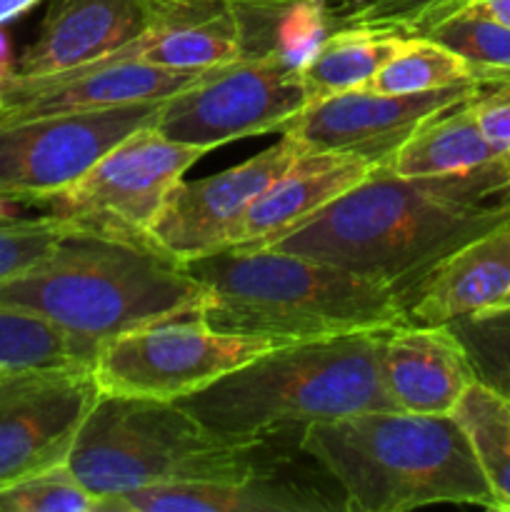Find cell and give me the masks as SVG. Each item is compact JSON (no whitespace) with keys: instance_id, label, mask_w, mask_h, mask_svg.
Segmentation results:
<instances>
[{"instance_id":"6da1fadb","label":"cell","mask_w":510,"mask_h":512,"mask_svg":"<svg viewBox=\"0 0 510 512\" xmlns=\"http://www.w3.org/2000/svg\"><path fill=\"white\" fill-rule=\"evenodd\" d=\"M508 218L510 155L470 173L430 178H403L378 165L265 248L325 260L408 293L448 255Z\"/></svg>"},{"instance_id":"7a4b0ae2","label":"cell","mask_w":510,"mask_h":512,"mask_svg":"<svg viewBox=\"0 0 510 512\" xmlns=\"http://www.w3.org/2000/svg\"><path fill=\"white\" fill-rule=\"evenodd\" d=\"M183 265L208 290L198 315L223 333L300 343L410 325L398 285L308 255L225 248Z\"/></svg>"},{"instance_id":"3957f363","label":"cell","mask_w":510,"mask_h":512,"mask_svg":"<svg viewBox=\"0 0 510 512\" xmlns=\"http://www.w3.org/2000/svg\"><path fill=\"white\" fill-rule=\"evenodd\" d=\"M300 450L338 483L345 510L405 512L445 503L495 510L455 415L365 410L303 428Z\"/></svg>"},{"instance_id":"277c9868","label":"cell","mask_w":510,"mask_h":512,"mask_svg":"<svg viewBox=\"0 0 510 512\" xmlns=\"http://www.w3.org/2000/svg\"><path fill=\"white\" fill-rule=\"evenodd\" d=\"M205 298L185 265L153 245L78 230L43 263L0 283V305L48 320L90 355L140 325L198 315Z\"/></svg>"},{"instance_id":"5b68a950","label":"cell","mask_w":510,"mask_h":512,"mask_svg":"<svg viewBox=\"0 0 510 512\" xmlns=\"http://www.w3.org/2000/svg\"><path fill=\"white\" fill-rule=\"evenodd\" d=\"M383 333L280 345L178 405L225 440H268L295 425L388 410L393 403L380 378Z\"/></svg>"},{"instance_id":"8992f818","label":"cell","mask_w":510,"mask_h":512,"mask_svg":"<svg viewBox=\"0 0 510 512\" xmlns=\"http://www.w3.org/2000/svg\"><path fill=\"white\" fill-rule=\"evenodd\" d=\"M265 440H225L178 403L100 393L68 455L98 500L190 480H240L268 470Z\"/></svg>"},{"instance_id":"52a82bcc","label":"cell","mask_w":510,"mask_h":512,"mask_svg":"<svg viewBox=\"0 0 510 512\" xmlns=\"http://www.w3.org/2000/svg\"><path fill=\"white\" fill-rule=\"evenodd\" d=\"M280 345L288 343L223 333L200 315H183L105 340L90 370L105 395L178 403Z\"/></svg>"},{"instance_id":"ba28073f","label":"cell","mask_w":510,"mask_h":512,"mask_svg":"<svg viewBox=\"0 0 510 512\" xmlns=\"http://www.w3.org/2000/svg\"><path fill=\"white\" fill-rule=\"evenodd\" d=\"M205 153L165 138L150 123L120 140L43 208L78 233L150 245V230L170 190Z\"/></svg>"},{"instance_id":"9c48e42d","label":"cell","mask_w":510,"mask_h":512,"mask_svg":"<svg viewBox=\"0 0 510 512\" xmlns=\"http://www.w3.org/2000/svg\"><path fill=\"white\" fill-rule=\"evenodd\" d=\"M308 105L303 75L278 60L238 58L160 103L155 128L175 143L213 150L280 130Z\"/></svg>"},{"instance_id":"30bf717a","label":"cell","mask_w":510,"mask_h":512,"mask_svg":"<svg viewBox=\"0 0 510 512\" xmlns=\"http://www.w3.org/2000/svg\"><path fill=\"white\" fill-rule=\"evenodd\" d=\"M163 100L35 115L0 125V195L43 205L83 178L110 148L155 123Z\"/></svg>"},{"instance_id":"8fae6325","label":"cell","mask_w":510,"mask_h":512,"mask_svg":"<svg viewBox=\"0 0 510 512\" xmlns=\"http://www.w3.org/2000/svg\"><path fill=\"white\" fill-rule=\"evenodd\" d=\"M90 365H53L0 380V488L68 465L78 430L98 400Z\"/></svg>"},{"instance_id":"7c38bea8","label":"cell","mask_w":510,"mask_h":512,"mask_svg":"<svg viewBox=\"0 0 510 512\" xmlns=\"http://www.w3.org/2000/svg\"><path fill=\"white\" fill-rule=\"evenodd\" d=\"M495 85L505 83L470 80L408 95L348 90L308 103L280 130L308 153H350L383 165L420 123L453 105L480 98Z\"/></svg>"},{"instance_id":"4fadbf2b","label":"cell","mask_w":510,"mask_h":512,"mask_svg":"<svg viewBox=\"0 0 510 512\" xmlns=\"http://www.w3.org/2000/svg\"><path fill=\"white\" fill-rule=\"evenodd\" d=\"M303 153L308 150L283 133L278 143L235 168L200 180L183 178L170 190L150 230V245L178 263L230 248L250 205Z\"/></svg>"},{"instance_id":"5bb4252c","label":"cell","mask_w":510,"mask_h":512,"mask_svg":"<svg viewBox=\"0 0 510 512\" xmlns=\"http://www.w3.org/2000/svg\"><path fill=\"white\" fill-rule=\"evenodd\" d=\"M205 73V70H203ZM203 73L158 68L138 58L135 40L90 63L0 80V125L35 115L150 103L180 93Z\"/></svg>"},{"instance_id":"9a60e30c","label":"cell","mask_w":510,"mask_h":512,"mask_svg":"<svg viewBox=\"0 0 510 512\" xmlns=\"http://www.w3.org/2000/svg\"><path fill=\"white\" fill-rule=\"evenodd\" d=\"M380 378L395 410L453 415L475 370L450 325H400L380 340Z\"/></svg>"},{"instance_id":"2e32d148","label":"cell","mask_w":510,"mask_h":512,"mask_svg":"<svg viewBox=\"0 0 510 512\" xmlns=\"http://www.w3.org/2000/svg\"><path fill=\"white\" fill-rule=\"evenodd\" d=\"M375 168L378 163L360 155L303 153L250 205L230 248H265L363 183Z\"/></svg>"},{"instance_id":"e0dca14e","label":"cell","mask_w":510,"mask_h":512,"mask_svg":"<svg viewBox=\"0 0 510 512\" xmlns=\"http://www.w3.org/2000/svg\"><path fill=\"white\" fill-rule=\"evenodd\" d=\"M343 500H330L318 488L278 473H255L240 480H190L133 490L100 503L98 512H333Z\"/></svg>"},{"instance_id":"ac0fdd59","label":"cell","mask_w":510,"mask_h":512,"mask_svg":"<svg viewBox=\"0 0 510 512\" xmlns=\"http://www.w3.org/2000/svg\"><path fill=\"white\" fill-rule=\"evenodd\" d=\"M510 288V218L465 243L405 293L413 325H448L480 313Z\"/></svg>"},{"instance_id":"d6986e66","label":"cell","mask_w":510,"mask_h":512,"mask_svg":"<svg viewBox=\"0 0 510 512\" xmlns=\"http://www.w3.org/2000/svg\"><path fill=\"white\" fill-rule=\"evenodd\" d=\"M143 28L140 0H55L40 33L10 75H40L90 63L133 43Z\"/></svg>"},{"instance_id":"ffe728a7","label":"cell","mask_w":510,"mask_h":512,"mask_svg":"<svg viewBox=\"0 0 510 512\" xmlns=\"http://www.w3.org/2000/svg\"><path fill=\"white\" fill-rule=\"evenodd\" d=\"M138 58L183 73H203L240 58L230 0H140Z\"/></svg>"},{"instance_id":"44dd1931","label":"cell","mask_w":510,"mask_h":512,"mask_svg":"<svg viewBox=\"0 0 510 512\" xmlns=\"http://www.w3.org/2000/svg\"><path fill=\"white\" fill-rule=\"evenodd\" d=\"M240 58L303 70L335 30L330 0H230Z\"/></svg>"},{"instance_id":"7402d4cb","label":"cell","mask_w":510,"mask_h":512,"mask_svg":"<svg viewBox=\"0 0 510 512\" xmlns=\"http://www.w3.org/2000/svg\"><path fill=\"white\" fill-rule=\"evenodd\" d=\"M475 100L453 105L420 123L385 160V168L403 178H430L470 173L505 158L480 130Z\"/></svg>"},{"instance_id":"603a6c76","label":"cell","mask_w":510,"mask_h":512,"mask_svg":"<svg viewBox=\"0 0 510 512\" xmlns=\"http://www.w3.org/2000/svg\"><path fill=\"white\" fill-rule=\"evenodd\" d=\"M403 40L385 30L335 28L300 70L308 103L363 88Z\"/></svg>"},{"instance_id":"cb8c5ba5","label":"cell","mask_w":510,"mask_h":512,"mask_svg":"<svg viewBox=\"0 0 510 512\" xmlns=\"http://www.w3.org/2000/svg\"><path fill=\"white\" fill-rule=\"evenodd\" d=\"M453 415L473 445L495 510L510 512V398L475 380L455 405Z\"/></svg>"},{"instance_id":"d4e9b609","label":"cell","mask_w":510,"mask_h":512,"mask_svg":"<svg viewBox=\"0 0 510 512\" xmlns=\"http://www.w3.org/2000/svg\"><path fill=\"white\" fill-rule=\"evenodd\" d=\"M485 80L445 45L430 38H405L388 63L363 85V90L390 95L428 93L450 85ZM493 83V80H488Z\"/></svg>"},{"instance_id":"484cf974","label":"cell","mask_w":510,"mask_h":512,"mask_svg":"<svg viewBox=\"0 0 510 512\" xmlns=\"http://www.w3.org/2000/svg\"><path fill=\"white\" fill-rule=\"evenodd\" d=\"M90 363L93 355L48 320L0 305V380L18 370Z\"/></svg>"},{"instance_id":"4316f807","label":"cell","mask_w":510,"mask_h":512,"mask_svg":"<svg viewBox=\"0 0 510 512\" xmlns=\"http://www.w3.org/2000/svg\"><path fill=\"white\" fill-rule=\"evenodd\" d=\"M418 38H430L458 53L480 78L510 83V28L478 13L468 3L435 20Z\"/></svg>"},{"instance_id":"83f0119b","label":"cell","mask_w":510,"mask_h":512,"mask_svg":"<svg viewBox=\"0 0 510 512\" xmlns=\"http://www.w3.org/2000/svg\"><path fill=\"white\" fill-rule=\"evenodd\" d=\"M468 0H340L333 5L335 28H373L400 38H418L435 20Z\"/></svg>"},{"instance_id":"f1b7e54d","label":"cell","mask_w":510,"mask_h":512,"mask_svg":"<svg viewBox=\"0 0 510 512\" xmlns=\"http://www.w3.org/2000/svg\"><path fill=\"white\" fill-rule=\"evenodd\" d=\"M448 325L465 345L475 378L510 398V310L475 313Z\"/></svg>"},{"instance_id":"f546056e","label":"cell","mask_w":510,"mask_h":512,"mask_svg":"<svg viewBox=\"0 0 510 512\" xmlns=\"http://www.w3.org/2000/svg\"><path fill=\"white\" fill-rule=\"evenodd\" d=\"M0 512H98V500L75 480L68 465L0 488Z\"/></svg>"},{"instance_id":"4dcf8cb0","label":"cell","mask_w":510,"mask_h":512,"mask_svg":"<svg viewBox=\"0 0 510 512\" xmlns=\"http://www.w3.org/2000/svg\"><path fill=\"white\" fill-rule=\"evenodd\" d=\"M73 230L53 215L0 223V283L43 263Z\"/></svg>"},{"instance_id":"1f68e13d","label":"cell","mask_w":510,"mask_h":512,"mask_svg":"<svg viewBox=\"0 0 510 512\" xmlns=\"http://www.w3.org/2000/svg\"><path fill=\"white\" fill-rule=\"evenodd\" d=\"M475 115L485 138L510 155V83L495 85L475 100Z\"/></svg>"},{"instance_id":"d6a6232c","label":"cell","mask_w":510,"mask_h":512,"mask_svg":"<svg viewBox=\"0 0 510 512\" xmlns=\"http://www.w3.org/2000/svg\"><path fill=\"white\" fill-rule=\"evenodd\" d=\"M468 5L478 13L488 15L495 23L508 25L510 28V0H468Z\"/></svg>"},{"instance_id":"836d02e7","label":"cell","mask_w":510,"mask_h":512,"mask_svg":"<svg viewBox=\"0 0 510 512\" xmlns=\"http://www.w3.org/2000/svg\"><path fill=\"white\" fill-rule=\"evenodd\" d=\"M38 3H43V0H0V25L20 18V15L28 13Z\"/></svg>"},{"instance_id":"e575fe53","label":"cell","mask_w":510,"mask_h":512,"mask_svg":"<svg viewBox=\"0 0 510 512\" xmlns=\"http://www.w3.org/2000/svg\"><path fill=\"white\" fill-rule=\"evenodd\" d=\"M15 55H13V43H10V35L5 33V28L0 25V80L8 78L13 73Z\"/></svg>"},{"instance_id":"d590c367","label":"cell","mask_w":510,"mask_h":512,"mask_svg":"<svg viewBox=\"0 0 510 512\" xmlns=\"http://www.w3.org/2000/svg\"><path fill=\"white\" fill-rule=\"evenodd\" d=\"M18 210H20V203H15V200H10V198H5V195H0V223H3V220L20 218Z\"/></svg>"},{"instance_id":"8d00e7d4","label":"cell","mask_w":510,"mask_h":512,"mask_svg":"<svg viewBox=\"0 0 510 512\" xmlns=\"http://www.w3.org/2000/svg\"><path fill=\"white\" fill-rule=\"evenodd\" d=\"M498 310H510V288L505 290V293L500 295V298L495 300V303H490L488 308L480 310V313H498Z\"/></svg>"}]
</instances>
